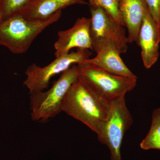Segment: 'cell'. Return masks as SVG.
I'll return each instance as SVG.
<instances>
[{
    "label": "cell",
    "instance_id": "6da1fadb",
    "mask_svg": "<svg viewBox=\"0 0 160 160\" xmlns=\"http://www.w3.org/2000/svg\"><path fill=\"white\" fill-rule=\"evenodd\" d=\"M109 106L78 79L63 99L62 112L85 124L98 137L108 118Z\"/></svg>",
    "mask_w": 160,
    "mask_h": 160
},
{
    "label": "cell",
    "instance_id": "7a4b0ae2",
    "mask_svg": "<svg viewBox=\"0 0 160 160\" xmlns=\"http://www.w3.org/2000/svg\"><path fill=\"white\" fill-rule=\"evenodd\" d=\"M62 10L47 19L29 20L18 14L0 22V46H5L14 54H22L48 26L56 22Z\"/></svg>",
    "mask_w": 160,
    "mask_h": 160
},
{
    "label": "cell",
    "instance_id": "3957f363",
    "mask_svg": "<svg viewBox=\"0 0 160 160\" xmlns=\"http://www.w3.org/2000/svg\"><path fill=\"white\" fill-rule=\"evenodd\" d=\"M78 79L94 94L109 103L134 89L138 79L113 74L83 61L77 64Z\"/></svg>",
    "mask_w": 160,
    "mask_h": 160
},
{
    "label": "cell",
    "instance_id": "277c9868",
    "mask_svg": "<svg viewBox=\"0 0 160 160\" xmlns=\"http://www.w3.org/2000/svg\"><path fill=\"white\" fill-rule=\"evenodd\" d=\"M78 79L77 65H72L61 73L59 78L47 91L29 94L32 119L34 122H45L62 112L63 99Z\"/></svg>",
    "mask_w": 160,
    "mask_h": 160
},
{
    "label": "cell",
    "instance_id": "5b68a950",
    "mask_svg": "<svg viewBox=\"0 0 160 160\" xmlns=\"http://www.w3.org/2000/svg\"><path fill=\"white\" fill-rule=\"evenodd\" d=\"M133 123L125 97L110 103L108 118L98 139L108 146L111 160H122L121 147L126 131Z\"/></svg>",
    "mask_w": 160,
    "mask_h": 160
},
{
    "label": "cell",
    "instance_id": "8992f818",
    "mask_svg": "<svg viewBox=\"0 0 160 160\" xmlns=\"http://www.w3.org/2000/svg\"><path fill=\"white\" fill-rule=\"evenodd\" d=\"M88 49H78L67 54L56 58L55 59L44 67L32 64L26 69L24 84L29 89V93L48 89L50 80L56 75L62 73L72 65L83 62L91 56Z\"/></svg>",
    "mask_w": 160,
    "mask_h": 160
},
{
    "label": "cell",
    "instance_id": "52a82bcc",
    "mask_svg": "<svg viewBox=\"0 0 160 160\" xmlns=\"http://www.w3.org/2000/svg\"><path fill=\"white\" fill-rule=\"evenodd\" d=\"M90 35L96 52L109 43H113L121 53L128 49V39L124 26L112 19L98 6L90 5Z\"/></svg>",
    "mask_w": 160,
    "mask_h": 160
},
{
    "label": "cell",
    "instance_id": "ba28073f",
    "mask_svg": "<svg viewBox=\"0 0 160 160\" xmlns=\"http://www.w3.org/2000/svg\"><path fill=\"white\" fill-rule=\"evenodd\" d=\"M90 18H79L70 29L59 31L58 40L54 46L56 58L67 54L74 48L93 50L90 35Z\"/></svg>",
    "mask_w": 160,
    "mask_h": 160
},
{
    "label": "cell",
    "instance_id": "9c48e42d",
    "mask_svg": "<svg viewBox=\"0 0 160 160\" xmlns=\"http://www.w3.org/2000/svg\"><path fill=\"white\" fill-rule=\"evenodd\" d=\"M160 43V24L155 22L148 10L143 18L137 42L146 69H150L157 62Z\"/></svg>",
    "mask_w": 160,
    "mask_h": 160
},
{
    "label": "cell",
    "instance_id": "30bf717a",
    "mask_svg": "<svg viewBox=\"0 0 160 160\" xmlns=\"http://www.w3.org/2000/svg\"><path fill=\"white\" fill-rule=\"evenodd\" d=\"M96 53L95 57L84 61L113 74L138 79L124 62L120 56L121 52L113 43L106 44Z\"/></svg>",
    "mask_w": 160,
    "mask_h": 160
},
{
    "label": "cell",
    "instance_id": "8fae6325",
    "mask_svg": "<svg viewBox=\"0 0 160 160\" xmlns=\"http://www.w3.org/2000/svg\"><path fill=\"white\" fill-rule=\"evenodd\" d=\"M119 10L128 31V43H137L143 18L148 10L145 0H119Z\"/></svg>",
    "mask_w": 160,
    "mask_h": 160
},
{
    "label": "cell",
    "instance_id": "7c38bea8",
    "mask_svg": "<svg viewBox=\"0 0 160 160\" xmlns=\"http://www.w3.org/2000/svg\"><path fill=\"white\" fill-rule=\"evenodd\" d=\"M86 4L84 0H31L19 14L29 20H43L74 4Z\"/></svg>",
    "mask_w": 160,
    "mask_h": 160
},
{
    "label": "cell",
    "instance_id": "4fadbf2b",
    "mask_svg": "<svg viewBox=\"0 0 160 160\" xmlns=\"http://www.w3.org/2000/svg\"><path fill=\"white\" fill-rule=\"evenodd\" d=\"M143 150H160V108L152 112L150 129L140 145Z\"/></svg>",
    "mask_w": 160,
    "mask_h": 160
},
{
    "label": "cell",
    "instance_id": "5bb4252c",
    "mask_svg": "<svg viewBox=\"0 0 160 160\" xmlns=\"http://www.w3.org/2000/svg\"><path fill=\"white\" fill-rule=\"evenodd\" d=\"M31 0H0V22L19 14Z\"/></svg>",
    "mask_w": 160,
    "mask_h": 160
},
{
    "label": "cell",
    "instance_id": "9a60e30c",
    "mask_svg": "<svg viewBox=\"0 0 160 160\" xmlns=\"http://www.w3.org/2000/svg\"><path fill=\"white\" fill-rule=\"evenodd\" d=\"M89 5H95L102 8L109 16L121 26L125 24L119 10V0H89Z\"/></svg>",
    "mask_w": 160,
    "mask_h": 160
},
{
    "label": "cell",
    "instance_id": "2e32d148",
    "mask_svg": "<svg viewBox=\"0 0 160 160\" xmlns=\"http://www.w3.org/2000/svg\"><path fill=\"white\" fill-rule=\"evenodd\" d=\"M151 16L160 24V0H145Z\"/></svg>",
    "mask_w": 160,
    "mask_h": 160
}]
</instances>
